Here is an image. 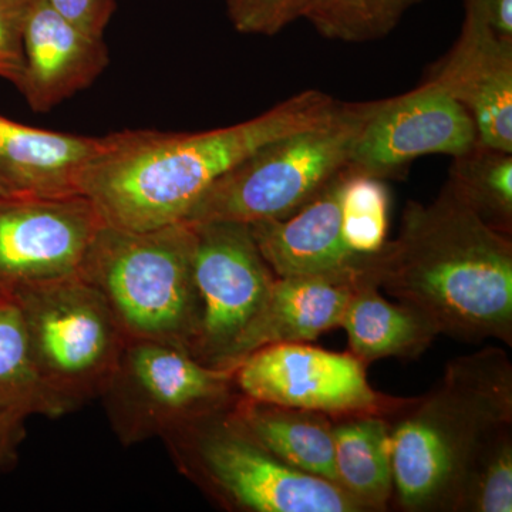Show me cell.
I'll return each instance as SVG.
<instances>
[{
  "label": "cell",
  "mask_w": 512,
  "mask_h": 512,
  "mask_svg": "<svg viewBox=\"0 0 512 512\" xmlns=\"http://www.w3.org/2000/svg\"><path fill=\"white\" fill-rule=\"evenodd\" d=\"M342 101L309 89L234 126L165 133L124 130L103 146L80 178V194L111 227L146 231L185 220L215 181L259 148L328 121Z\"/></svg>",
  "instance_id": "obj_1"
},
{
  "label": "cell",
  "mask_w": 512,
  "mask_h": 512,
  "mask_svg": "<svg viewBox=\"0 0 512 512\" xmlns=\"http://www.w3.org/2000/svg\"><path fill=\"white\" fill-rule=\"evenodd\" d=\"M373 278L451 338L512 345V241L488 227L447 183L409 201L399 235L373 258Z\"/></svg>",
  "instance_id": "obj_2"
},
{
  "label": "cell",
  "mask_w": 512,
  "mask_h": 512,
  "mask_svg": "<svg viewBox=\"0 0 512 512\" xmlns=\"http://www.w3.org/2000/svg\"><path fill=\"white\" fill-rule=\"evenodd\" d=\"M392 423L393 495L404 511H450L471 454L512 421V367L503 350L448 363L439 383Z\"/></svg>",
  "instance_id": "obj_3"
},
{
  "label": "cell",
  "mask_w": 512,
  "mask_h": 512,
  "mask_svg": "<svg viewBox=\"0 0 512 512\" xmlns=\"http://www.w3.org/2000/svg\"><path fill=\"white\" fill-rule=\"evenodd\" d=\"M194 249V227L185 221L146 231L103 224L79 275L100 292L128 340L190 352L200 320Z\"/></svg>",
  "instance_id": "obj_4"
},
{
  "label": "cell",
  "mask_w": 512,
  "mask_h": 512,
  "mask_svg": "<svg viewBox=\"0 0 512 512\" xmlns=\"http://www.w3.org/2000/svg\"><path fill=\"white\" fill-rule=\"evenodd\" d=\"M231 403L161 439L178 471L214 503L239 512L363 511L339 485L269 453L234 420Z\"/></svg>",
  "instance_id": "obj_5"
},
{
  "label": "cell",
  "mask_w": 512,
  "mask_h": 512,
  "mask_svg": "<svg viewBox=\"0 0 512 512\" xmlns=\"http://www.w3.org/2000/svg\"><path fill=\"white\" fill-rule=\"evenodd\" d=\"M380 101H342L325 123L259 148L215 181L184 221L251 225L288 217L348 168L357 137Z\"/></svg>",
  "instance_id": "obj_6"
},
{
  "label": "cell",
  "mask_w": 512,
  "mask_h": 512,
  "mask_svg": "<svg viewBox=\"0 0 512 512\" xmlns=\"http://www.w3.org/2000/svg\"><path fill=\"white\" fill-rule=\"evenodd\" d=\"M13 295L37 376L64 414L100 399L128 342L100 292L73 275Z\"/></svg>",
  "instance_id": "obj_7"
},
{
  "label": "cell",
  "mask_w": 512,
  "mask_h": 512,
  "mask_svg": "<svg viewBox=\"0 0 512 512\" xmlns=\"http://www.w3.org/2000/svg\"><path fill=\"white\" fill-rule=\"evenodd\" d=\"M234 369L205 365L190 352L154 340H128L101 394L123 446L163 439L195 417L237 397Z\"/></svg>",
  "instance_id": "obj_8"
},
{
  "label": "cell",
  "mask_w": 512,
  "mask_h": 512,
  "mask_svg": "<svg viewBox=\"0 0 512 512\" xmlns=\"http://www.w3.org/2000/svg\"><path fill=\"white\" fill-rule=\"evenodd\" d=\"M238 393L255 402L323 413L332 419L394 413L409 402L377 392L366 363L350 352L336 353L301 343L266 346L234 367Z\"/></svg>",
  "instance_id": "obj_9"
},
{
  "label": "cell",
  "mask_w": 512,
  "mask_h": 512,
  "mask_svg": "<svg viewBox=\"0 0 512 512\" xmlns=\"http://www.w3.org/2000/svg\"><path fill=\"white\" fill-rule=\"evenodd\" d=\"M191 225L200 320L190 353L205 365L220 367L261 309L276 276L256 247L249 225L224 221Z\"/></svg>",
  "instance_id": "obj_10"
},
{
  "label": "cell",
  "mask_w": 512,
  "mask_h": 512,
  "mask_svg": "<svg viewBox=\"0 0 512 512\" xmlns=\"http://www.w3.org/2000/svg\"><path fill=\"white\" fill-rule=\"evenodd\" d=\"M478 141L473 117L460 103L430 83L380 101L357 137L348 167L377 180H403L420 157L451 158Z\"/></svg>",
  "instance_id": "obj_11"
},
{
  "label": "cell",
  "mask_w": 512,
  "mask_h": 512,
  "mask_svg": "<svg viewBox=\"0 0 512 512\" xmlns=\"http://www.w3.org/2000/svg\"><path fill=\"white\" fill-rule=\"evenodd\" d=\"M103 224L83 195L0 198V292L79 275Z\"/></svg>",
  "instance_id": "obj_12"
},
{
  "label": "cell",
  "mask_w": 512,
  "mask_h": 512,
  "mask_svg": "<svg viewBox=\"0 0 512 512\" xmlns=\"http://www.w3.org/2000/svg\"><path fill=\"white\" fill-rule=\"evenodd\" d=\"M421 82L439 87L470 113L478 143L512 153V37L464 8L456 42Z\"/></svg>",
  "instance_id": "obj_13"
},
{
  "label": "cell",
  "mask_w": 512,
  "mask_h": 512,
  "mask_svg": "<svg viewBox=\"0 0 512 512\" xmlns=\"http://www.w3.org/2000/svg\"><path fill=\"white\" fill-rule=\"evenodd\" d=\"M346 174L348 168L288 217L249 225L256 247L276 278L373 279L376 254L356 255L343 238L342 194Z\"/></svg>",
  "instance_id": "obj_14"
},
{
  "label": "cell",
  "mask_w": 512,
  "mask_h": 512,
  "mask_svg": "<svg viewBox=\"0 0 512 512\" xmlns=\"http://www.w3.org/2000/svg\"><path fill=\"white\" fill-rule=\"evenodd\" d=\"M25 69L19 90L39 113L96 82L109 64L104 39L67 22L47 0H32L26 18Z\"/></svg>",
  "instance_id": "obj_15"
},
{
  "label": "cell",
  "mask_w": 512,
  "mask_h": 512,
  "mask_svg": "<svg viewBox=\"0 0 512 512\" xmlns=\"http://www.w3.org/2000/svg\"><path fill=\"white\" fill-rule=\"evenodd\" d=\"M366 279L370 278H275L261 309L229 348L220 367L234 369L255 350L279 343L312 342L322 333L340 328L353 292Z\"/></svg>",
  "instance_id": "obj_16"
},
{
  "label": "cell",
  "mask_w": 512,
  "mask_h": 512,
  "mask_svg": "<svg viewBox=\"0 0 512 512\" xmlns=\"http://www.w3.org/2000/svg\"><path fill=\"white\" fill-rule=\"evenodd\" d=\"M101 146L103 137L56 133L0 116V177L16 195H82L80 178Z\"/></svg>",
  "instance_id": "obj_17"
},
{
  "label": "cell",
  "mask_w": 512,
  "mask_h": 512,
  "mask_svg": "<svg viewBox=\"0 0 512 512\" xmlns=\"http://www.w3.org/2000/svg\"><path fill=\"white\" fill-rule=\"evenodd\" d=\"M229 412L252 439L289 467L338 485L332 417L255 402L239 393Z\"/></svg>",
  "instance_id": "obj_18"
},
{
  "label": "cell",
  "mask_w": 512,
  "mask_h": 512,
  "mask_svg": "<svg viewBox=\"0 0 512 512\" xmlns=\"http://www.w3.org/2000/svg\"><path fill=\"white\" fill-rule=\"evenodd\" d=\"M379 289L366 279L346 306L340 328L348 333L349 352L366 365L386 357L420 356L441 335L440 329L412 306L386 301Z\"/></svg>",
  "instance_id": "obj_19"
},
{
  "label": "cell",
  "mask_w": 512,
  "mask_h": 512,
  "mask_svg": "<svg viewBox=\"0 0 512 512\" xmlns=\"http://www.w3.org/2000/svg\"><path fill=\"white\" fill-rule=\"evenodd\" d=\"M338 485L363 511L386 510L393 498L392 423L380 414L333 421Z\"/></svg>",
  "instance_id": "obj_20"
},
{
  "label": "cell",
  "mask_w": 512,
  "mask_h": 512,
  "mask_svg": "<svg viewBox=\"0 0 512 512\" xmlns=\"http://www.w3.org/2000/svg\"><path fill=\"white\" fill-rule=\"evenodd\" d=\"M446 183L488 225L512 234V153L474 144L453 157Z\"/></svg>",
  "instance_id": "obj_21"
},
{
  "label": "cell",
  "mask_w": 512,
  "mask_h": 512,
  "mask_svg": "<svg viewBox=\"0 0 512 512\" xmlns=\"http://www.w3.org/2000/svg\"><path fill=\"white\" fill-rule=\"evenodd\" d=\"M0 407L22 410L30 417L64 416L37 376L22 309L8 292H0Z\"/></svg>",
  "instance_id": "obj_22"
},
{
  "label": "cell",
  "mask_w": 512,
  "mask_h": 512,
  "mask_svg": "<svg viewBox=\"0 0 512 512\" xmlns=\"http://www.w3.org/2000/svg\"><path fill=\"white\" fill-rule=\"evenodd\" d=\"M512 421L485 434L471 454L450 511H512Z\"/></svg>",
  "instance_id": "obj_23"
},
{
  "label": "cell",
  "mask_w": 512,
  "mask_h": 512,
  "mask_svg": "<svg viewBox=\"0 0 512 512\" xmlns=\"http://www.w3.org/2000/svg\"><path fill=\"white\" fill-rule=\"evenodd\" d=\"M423 0H312L305 18L320 36L369 43L390 35Z\"/></svg>",
  "instance_id": "obj_24"
},
{
  "label": "cell",
  "mask_w": 512,
  "mask_h": 512,
  "mask_svg": "<svg viewBox=\"0 0 512 512\" xmlns=\"http://www.w3.org/2000/svg\"><path fill=\"white\" fill-rule=\"evenodd\" d=\"M390 192L383 180L348 167L342 194L343 238L356 255H375L387 242Z\"/></svg>",
  "instance_id": "obj_25"
},
{
  "label": "cell",
  "mask_w": 512,
  "mask_h": 512,
  "mask_svg": "<svg viewBox=\"0 0 512 512\" xmlns=\"http://www.w3.org/2000/svg\"><path fill=\"white\" fill-rule=\"evenodd\" d=\"M312 0H227L228 18L242 35L275 36L305 18Z\"/></svg>",
  "instance_id": "obj_26"
},
{
  "label": "cell",
  "mask_w": 512,
  "mask_h": 512,
  "mask_svg": "<svg viewBox=\"0 0 512 512\" xmlns=\"http://www.w3.org/2000/svg\"><path fill=\"white\" fill-rule=\"evenodd\" d=\"M32 0H0V77L19 87L25 69L26 18Z\"/></svg>",
  "instance_id": "obj_27"
},
{
  "label": "cell",
  "mask_w": 512,
  "mask_h": 512,
  "mask_svg": "<svg viewBox=\"0 0 512 512\" xmlns=\"http://www.w3.org/2000/svg\"><path fill=\"white\" fill-rule=\"evenodd\" d=\"M67 22L84 33L103 39L111 16L116 12V0H47Z\"/></svg>",
  "instance_id": "obj_28"
},
{
  "label": "cell",
  "mask_w": 512,
  "mask_h": 512,
  "mask_svg": "<svg viewBox=\"0 0 512 512\" xmlns=\"http://www.w3.org/2000/svg\"><path fill=\"white\" fill-rule=\"evenodd\" d=\"M29 414L10 407H0V473L16 466L19 447L26 437Z\"/></svg>",
  "instance_id": "obj_29"
},
{
  "label": "cell",
  "mask_w": 512,
  "mask_h": 512,
  "mask_svg": "<svg viewBox=\"0 0 512 512\" xmlns=\"http://www.w3.org/2000/svg\"><path fill=\"white\" fill-rule=\"evenodd\" d=\"M464 8L476 10L501 35L512 37V0H463Z\"/></svg>",
  "instance_id": "obj_30"
},
{
  "label": "cell",
  "mask_w": 512,
  "mask_h": 512,
  "mask_svg": "<svg viewBox=\"0 0 512 512\" xmlns=\"http://www.w3.org/2000/svg\"><path fill=\"white\" fill-rule=\"evenodd\" d=\"M9 195H16L15 192L10 190L8 183L0 177V198L9 197Z\"/></svg>",
  "instance_id": "obj_31"
}]
</instances>
